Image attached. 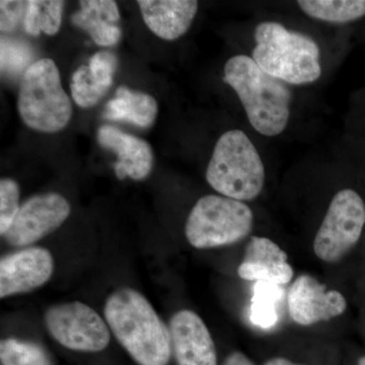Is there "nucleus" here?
<instances>
[{
  "label": "nucleus",
  "instance_id": "nucleus-10",
  "mask_svg": "<svg viewBox=\"0 0 365 365\" xmlns=\"http://www.w3.org/2000/svg\"><path fill=\"white\" fill-rule=\"evenodd\" d=\"M290 318L300 326H312L337 318L347 309V302L337 290H327L326 285L309 274H302L292 283L287 297Z\"/></svg>",
  "mask_w": 365,
  "mask_h": 365
},
{
  "label": "nucleus",
  "instance_id": "nucleus-2",
  "mask_svg": "<svg viewBox=\"0 0 365 365\" xmlns=\"http://www.w3.org/2000/svg\"><path fill=\"white\" fill-rule=\"evenodd\" d=\"M223 81L237 93L255 130L265 136L285 130L292 104V93L285 83L269 76L247 55L228 60Z\"/></svg>",
  "mask_w": 365,
  "mask_h": 365
},
{
  "label": "nucleus",
  "instance_id": "nucleus-7",
  "mask_svg": "<svg viewBox=\"0 0 365 365\" xmlns=\"http://www.w3.org/2000/svg\"><path fill=\"white\" fill-rule=\"evenodd\" d=\"M365 225V203L351 189L338 192L327 211L314 241L319 260L336 263L359 242Z\"/></svg>",
  "mask_w": 365,
  "mask_h": 365
},
{
  "label": "nucleus",
  "instance_id": "nucleus-22",
  "mask_svg": "<svg viewBox=\"0 0 365 365\" xmlns=\"http://www.w3.org/2000/svg\"><path fill=\"white\" fill-rule=\"evenodd\" d=\"M0 360L2 365H52L40 345L14 338L0 343Z\"/></svg>",
  "mask_w": 365,
  "mask_h": 365
},
{
  "label": "nucleus",
  "instance_id": "nucleus-15",
  "mask_svg": "<svg viewBox=\"0 0 365 365\" xmlns=\"http://www.w3.org/2000/svg\"><path fill=\"white\" fill-rule=\"evenodd\" d=\"M145 25L163 40L179 39L193 23L198 2L195 0H139Z\"/></svg>",
  "mask_w": 365,
  "mask_h": 365
},
{
  "label": "nucleus",
  "instance_id": "nucleus-16",
  "mask_svg": "<svg viewBox=\"0 0 365 365\" xmlns=\"http://www.w3.org/2000/svg\"><path fill=\"white\" fill-rule=\"evenodd\" d=\"M118 59L111 52L96 53L88 66H79L72 74V98L81 108L93 107L111 88L117 71Z\"/></svg>",
  "mask_w": 365,
  "mask_h": 365
},
{
  "label": "nucleus",
  "instance_id": "nucleus-13",
  "mask_svg": "<svg viewBox=\"0 0 365 365\" xmlns=\"http://www.w3.org/2000/svg\"><path fill=\"white\" fill-rule=\"evenodd\" d=\"M287 254L267 237H251L244 260L237 268L242 279L283 285L294 278Z\"/></svg>",
  "mask_w": 365,
  "mask_h": 365
},
{
  "label": "nucleus",
  "instance_id": "nucleus-17",
  "mask_svg": "<svg viewBox=\"0 0 365 365\" xmlns=\"http://www.w3.org/2000/svg\"><path fill=\"white\" fill-rule=\"evenodd\" d=\"M81 9L72 16L74 26L86 31L93 42L103 47H112L121 39L120 11L113 0H83Z\"/></svg>",
  "mask_w": 365,
  "mask_h": 365
},
{
  "label": "nucleus",
  "instance_id": "nucleus-27",
  "mask_svg": "<svg viewBox=\"0 0 365 365\" xmlns=\"http://www.w3.org/2000/svg\"><path fill=\"white\" fill-rule=\"evenodd\" d=\"M263 365H304L299 364H295L292 360L284 359V357H274L267 360Z\"/></svg>",
  "mask_w": 365,
  "mask_h": 365
},
{
  "label": "nucleus",
  "instance_id": "nucleus-23",
  "mask_svg": "<svg viewBox=\"0 0 365 365\" xmlns=\"http://www.w3.org/2000/svg\"><path fill=\"white\" fill-rule=\"evenodd\" d=\"M20 187L13 179L0 181V234L4 235L20 211Z\"/></svg>",
  "mask_w": 365,
  "mask_h": 365
},
{
  "label": "nucleus",
  "instance_id": "nucleus-21",
  "mask_svg": "<svg viewBox=\"0 0 365 365\" xmlns=\"http://www.w3.org/2000/svg\"><path fill=\"white\" fill-rule=\"evenodd\" d=\"M281 285L257 282L252 299L251 321L261 328H270L277 322V302L282 297Z\"/></svg>",
  "mask_w": 365,
  "mask_h": 365
},
{
  "label": "nucleus",
  "instance_id": "nucleus-25",
  "mask_svg": "<svg viewBox=\"0 0 365 365\" xmlns=\"http://www.w3.org/2000/svg\"><path fill=\"white\" fill-rule=\"evenodd\" d=\"M29 1H0V29L2 32L9 33L20 23L21 16H25Z\"/></svg>",
  "mask_w": 365,
  "mask_h": 365
},
{
  "label": "nucleus",
  "instance_id": "nucleus-3",
  "mask_svg": "<svg viewBox=\"0 0 365 365\" xmlns=\"http://www.w3.org/2000/svg\"><path fill=\"white\" fill-rule=\"evenodd\" d=\"M254 61L269 76L290 85H306L322 74L319 46L277 21H263L255 30Z\"/></svg>",
  "mask_w": 365,
  "mask_h": 365
},
{
  "label": "nucleus",
  "instance_id": "nucleus-6",
  "mask_svg": "<svg viewBox=\"0 0 365 365\" xmlns=\"http://www.w3.org/2000/svg\"><path fill=\"white\" fill-rule=\"evenodd\" d=\"M253 223V211L247 204L228 197L206 195L192 208L185 235L194 248L213 249L246 239Z\"/></svg>",
  "mask_w": 365,
  "mask_h": 365
},
{
  "label": "nucleus",
  "instance_id": "nucleus-11",
  "mask_svg": "<svg viewBox=\"0 0 365 365\" xmlns=\"http://www.w3.org/2000/svg\"><path fill=\"white\" fill-rule=\"evenodd\" d=\"M54 260L47 249L40 247L21 250L0 261V297L26 294L51 278Z\"/></svg>",
  "mask_w": 365,
  "mask_h": 365
},
{
  "label": "nucleus",
  "instance_id": "nucleus-1",
  "mask_svg": "<svg viewBox=\"0 0 365 365\" xmlns=\"http://www.w3.org/2000/svg\"><path fill=\"white\" fill-rule=\"evenodd\" d=\"M104 314L118 342L137 364H169L173 352L169 329L140 292L132 288L113 292Z\"/></svg>",
  "mask_w": 365,
  "mask_h": 365
},
{
  "label": "nucleus",
  "instance_id": "nucleus-20",
  "mask_svg": "<svg viewBox=\"0 0 365 365\" xmlns=\"http://www.w3.org/2000/svg\"><path fill=\"white\" fill-rule=\"evenodd\" d=\"M64 1L60 0H31L24 16V26L29 35L38 37L41 33L54 36L62 23Z\"/></svg>",
  "mask_w": 365,
  "mask_h": 365
},
{
  "label": "nucleus",
  "instance_id": "nucleus-9",
  "mask_svg": "<svg viewBox=\"0 0 365 365\" xmlns=\"http://www.w3.org/2000/svg\"><path fill=\"white\" fill-rule=\"evenodd\" d=\"M71 204L58 193H46L28 199L4 239L13 247H26L61 227L71 215Z\"/></svg>",
  "mask_w": 365,
  "mask_h": 365
},
{
  "label": "nucleus",
  "instance_id": "nucleus-26",
  "mask_svg": "<svg viewBox=\"0 0 365 365\" xmlns=\"http://www.w3.org/2000/svg\"><path fill=\"white\" fill-rule=\"evenodd\" d=\"M223 365H256L247 355L240 351L230 353Z\"/></svg>",
  "mask_w": 365,
  "mask_h": 365
},
{
  "label": "nucleus",
  "instance_id": "nucleus-24",
  "mask_svg": "<svg viewBox=\"0 0 365 365\" xmlns=\"http://www.w3.org/2000/svg\"><path fill=\"white\" fill-rule=\"evenodd\" d=\"M30 48L16 41L1 39V71L9 73L21 72L30 62Z\"/></svg>",
  "mask_w": 365,
  "mask_h": 365
},
{
  "label": "nucleus",
  "instance_id": "nucleus-28",
  "mask_svg": "<svg viewBox=\"0 0 365 365\" xmlns=\"http://www.w3.org/2000/svg\"><path fill=\"white\" fill-rule=\"evenodd\" d=\"M359 365H365V356L359 360Z\"/></svg>",
  "mask_w": 365,
  "mask_h": 365
},
{
  "label": "nucleus",
  "instance_id": "nucleus-8",
  "mask_svg": "<svg viewBox=\"0 0 365 365\" xmlns=\"http://www.w3.org/2000/svg\"><path fill=\"white\" fill-rule=\"evenodd\" d=\"M45 325L53 339L74 351H102L111 339L108 324L81 302L50 307L45 314Z\"/></svg>",
  "mask_w": 365,
  "mask_h": 365
},
{
  "label": "nucleus",
  "instance_id": "nucleus-19",
  "mask_svg": "<svg viewBox=\"0 0 365 365\" xmlns=\"http://www.w3.org/2000/svg\"><path fill=\"white\" fill-rule=\"evenodd\" d=\"M304 14L317 20L345 24L365 16V0H299Z\"/></svg>",
  "mask_w": 365,
  "mask_h": 365
},
{
  "label": "nucleus",
  "instance_id": "nucleus-18",
  "mask_svg": "<svg viewBox=\"0 0 365 365\" xmlns=\"http://www.w3.org/2000/svg\"><path fill=\"white\" fill-rule=\"evenodd\" d=\"M157 100L148 93L132 91L127 86H120L104 112L106 119L124 121L141 128H148L158 116Z\"/></svg>",
  "mask_w": 365,
  "mask_h": 365
},
{
  "label": "nucleus",
  "instance_id": "nucleus-5",
  "mask_svg": "<svg viewBox=\"0 0 365 365\" xmlns=\"http://www.w3.org/2000/svg\"><path fill=\"white\" fill-rule=\"evenodd\" d=\"M18 110L29 128L42 133H55L69 123L71 98L52 59L37 60L26 68L19 91Z\"/></svg>",
  "mask_w": 365,
  "mask_h": 365
},
{
  "label": "nucleus",
  "instance_id": "nucleus-14",
  "mask_svg": "<svg viewBox=\"0 0 365 365\" xmlns=\"http://www.w3.org/2000/svg\"><path fill=\"white\" fill-rule=\"evenodd\" d=\"M97 137L101 146L118 155L114 165L118 179L129 177L141 181L150 174L153 155L145 140L109 125L100 127Z\"/></svg>",
  "mask_w": 365,
  "mask_h": 365
},
{
  "label": "nucleus",
  "instance_id": "nucleus-12",
  "mask_svg": "<svg viewBox=\"0 0 365 365\" xmlns=\"http://www.w3.org/2000/svg\"><path fill=\"white\" fill-rule=\"evenodd\" d=\"M169 331L178 365H217L215 341L198 314L189 309L178 312Z\"/></svg>",
  "mask_w": 365,
  "mask_h": 365
},
{
  "label": "nucleus",
  "instance_id": "nucleus-4",
  "mask_svg": "<svg viewBox=\"0 0 365 365\" xmlns=\"http://www.w3.org/2000/svg\"><path fill=\"white\" fill-rule=\"evenodd\" d=\"M206 180L222 196L241 202L260 195L265 168L245 132L230 130L220 137L206 170Z\"/></svg>",
  "mask_w": 365,
  "mask_h": 365
}]
</instances>
